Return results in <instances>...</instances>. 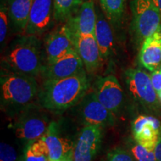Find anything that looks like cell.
Here are the masks:
<instances>
[{
    "label": "cell",
    "mask_w": 161,
    "mask_h": 161,
    "mask_svg": "<svg viewBox=\"0 0 161 161\" xmlns=\"http://www.w3.org/2000/svg\"><path fill=\"white\" fill-rule=\"evenodd\" d=\"M89 88L86 70L63 79L43 80L38 95L40 105L49 111L63 113L79 103Z\"/></svg>",
    "instance_id": "6da1fadb"
},
{
    "label": "cell",
    "mask_w": 161,
    "mask_h": 161,
    "mask_svg": "<svg viewBox=\"0 0 161 161\" xmlns=\"http://www.w3.org/2000/svg\"><path fill=\"white\" fill-rule=\"evenodd\" d=\"M39 88L35 77L1 69L0 100L2 110L17 115L33 104L38 97Z\"/></svg>",
    "instance_id": "7a4b0ae2"
},
{
    "label": "cell",
    "mask_w": 161,
    "mask_h": 161,
    "mask_svg": "<svg viewBox=\"0 0 161 161\" xmlns=\"http://www.w3.org/2000/svg\"><path fill=\"white\" fill-rule=\"evenodd\" d=\"M44 66L41 42L35 35L13 40L2 58V69L33 77L41 75Z\"/></svg>",
    "instance_id": "3957f363"
},
{
    "label": "cell",
    "mask_w": 161,
    "mask_h": 161,
    "mask_svg": "<svg viewBox=\"0 0 161 161\" xmlns=\"http://www.w3.org/2000/svg\"><path fill=\"white\" fill-rule=\"evenodd\" d=\"M41 106L31 104L17 114L13 130L17 140L27 147L34 141L43 137L51 122Z\"/></svg>",
    "instance_id": "277c9868"
},
{
    "label": "cell",
    "mask_w": 161,
    "mask_h": 161,
    "mask_svg": "<svg viewBox=\"0 0 161 161\" xmlns=\"http://www.w3.org/2000/svg\"><path fill=\"white\" fill-rule=\"evenodd\" d=\"M125 82L130 97L150 112H158L160 104L150 75L140 69H128L125 72Z\"/></svg>",
    "instance_id": "5b68a950"
},
{
    "label": "cell",
    "mask_w": 161,
    "mask_h": 161,
    "mask_svg": "<svg viewBox=\"0 0 161 161\" xmlns=\"http://www.w3.org/2000/svg\"><path fill=\"white\" fill-rule=\"evenodd\" d=\"M131 30L136 40L142 42L161 25V11L152 0H131Z\"/></svg>",
    "instance_id": "8992f818"
},
{
    "label": "cell",
    "mask_w": 161,
    "mask_h": 161,
    "mask_svg": "<svg viewBox=\"0 0 161 161\" xmlns=\"http://www.w3.org/2000/svg\"><path fill=\"white\" fill-rule=\"evenodd\" d=\"M80 119L84 126L96 125L102 128L115 122L114 114L98 100L93 91L87 92L79 102Z\"/></svg>",
    "instance_id": "52a82bcc"
},
{
    "label": "cell",
    "mask_w": 161,
    "mask_h": 161,
    "mask_svg": "<svg viewBox=\"0 0 161 161\" xmlns=\"http://www.w3.org/2000/svg\"><path fill=\"white\" fill-rule=\"evenodd\" d=\"M102 136V127L84 126L74 145L73 161L93 160L101 148Z\"/></svg>",
    "instance_id": "ba28073f"
},
{
    "label": "cell",
    "mask_w": 161,
    "mask_h": 161,
    "mask_svg": "<svg viewBox=\"0 0 161 161\" xmlns=\"http://www.w3.org/2000/svg\"><path fill=\"white\" fill-rule=\"evenodd\" d=\"M84 64L75 49H72L51 64H46L41 72L43 80L69 78L85 71Z\"/></svg>",
    "instance_id": "9c48e42d"
},
{
    "label": "cell",
    "mask_w": 161,
    "mask_h": 161,
    "mask_svg": "<svg viewBox=\"0 0 161 161\" xmlns=\"http://www.w3.org/2000/svg\"><path fill=\"white\" fill-rule=\"evenodd\" d=\"M93 92L98 100L113 114L119 111L124 102V92L114 75L100 77L96 80Z\"/></svg>",
    "instance_id": "30bf717a"
},
{
    "label": "cell",
    "mask_w": 161,
    "mask_h": 161,
    "mask_svg": "<svg viewBox=\"0 0 161 161\" xmlns=\"http://www.w3.org/2000/svg\"><path fill=\"white\" fill-rule=\"evenodd\" d=\"M54 18L53 0H34L25 34L38 36L48 31Z\"/></svg>",
    "instance_id": "8fae6325"
},
{
    "label": "cell",
    "mask_w": 161,
    "mask_h": 161,
    "mask_svg": "<svg viewBox=\"0 0 161 161\" xmlns=\"http://www.w3.org/2000/svg\"><path fill=\"white\" fill-rule=\"evenodd\" d=\"M42 138L49 148V160L73 161L75 144L68 138L61 135L60 127L57 122H51Z\"/></svg>",
    "instance_id": "7c38bea8"
},
{
    "label": "cell",
    "mask_w": 161,
    "mask_h": 161,
    "mask_svg": "<svg viewBox=\"0 0 161 161\" xmlns=\"http://www.w3.org/2000/svg\"><path fill=\"white\" fill-rule=\"evenodd\" d=\"M74 47V37L67 24L58 26L48 35L45 42L46 64L55 61Z\"/></svg>",
    "instance_id": "4fadbf2b"
},
{
    "label": "cell",
    "mask_w": 161,
    "mask_h": 161,
    "mask_svg": "<svg viewBox=\"0 0 161 161\" xmlns=\"http://www.w3.org/2000/svg\"><path fill=\"white\" fill-rule=\"evenodd\" d=\"M132 132L137 143L148 149H154L161 137V122L154 116L140 115L133 122Z\"/></svg>",
    "instance_id": "5bb4252c"
},
{
    "label": "cell",
    "mask_w": 161,
    "mask_h": 161,
    "mask_svg": "<svg viewBox=\"0 0 161 161\" xmlns=\"http://www.w3.org/2000/svg\"><path fill=\"white\" fill-rule=\"evenodd\" d=\"M97 20V13L93 0L83 2L79 10L66 22L73 37L93 35Z\"/></svg>",
    "instance_id": "9a60e30c"
},
{
    "label": "cell",
    "mask_w": 161,
    "mask_h": 161,
    "mask_svg": "<svg viewBox=\"0 0 161 161\" xmlns=\"http://www.w3.org/2000/svg\"><path fill=\"white\" fill-rule=\"evenodd\" d=\"M74 37V47L83 62L86 71L96 72L102 64L103 58L95 36L88 35Z\"/></svg>",
    "instance_id": "2e32d148"
},
{
    "label": "cell",
    "mask_w": 161,
    "mask_h": 161,
    "mask_svg": "<svg viewBox=\"0 0 161 161\" xmlns=\"http://www.w3.org/2000/svg\"><path fill=\"white\" fill-rule=\"evenodd\" d=\"M139 63L151 72L161 67V25L141 43Z\"/></svg>",
    "instance_id": "e0dca14e"
},
{
    "label": "cell",
    "mask_w": 161,
    "mask_h": 161,
    "mask_svg": "<svg viewBox=\"0 0 161 161\" xmlns=\"http://www.w3.org/2000/svg\"><path fill=\"white\" fill-rule=\"evenodd\" d=\"M97 13V20L94 36L99 47L103 59L111 55L114 46V33L110 22L102 12Z\"/></svg>",
    "instance_id": "ac0fdd59"
},
{
    "label": "cell",
    "mask_w": 161,
    "mask_h": 161,
    "mask_svg": "<svg viewBox=\"0 0 161 161\" xmlns=\"http://www.w3.org/2000/svg\"><path fill=\"white\" fill-rule=\"evenodd\" d=\"M34 0H8L9 17L14 28L25 31Z\"/></svg>",
    "instance_id": "d6986e66"
},
{
    "label": "cell",
    "mask_w": 161,
    "mask_h": 161,
    "mask_svg": "<svg viewBox=\"0 0 161 161\" xmlns=\"http://www.w3.org/2000/svg\"><path fill=\"white\" fill-rule=\"evenodd\" d=\"M55 21L66 23L79 10L82 0H53Z\"/></svg>",
    "instance_id": "ffe728a7"
},
{
    "label": "cell",
    "mask_w": 161,
    "mask_h": 161,
    "mask_svg": "<svg viewBox=\"0 0 161 161\" xmlns=\"http://www.w3.org/2000/svg\"><path fill=\"white\" fill-rule=\"evenodd\" d=\"M125 0H100V5L105 17L113 25H119L123 17Z\"/></svg>",
    "instance_id": "44dd1931"
},
{
    "label": "cell",
    "mask_w": 161,
    "mask_h": 161,
    "mask_svg": "<svg viewBox=\"0 0 161 161\" xmlns=\"http://www.w3.org/2000/svg\"><path fill=\"white\" fill-rule=\"evenodd\" d=\"M130 153L136 161H158L154 149L145 148L136 142L130 147Z\"/></svg>",
    "instance_id": "7402d4cb"
},
{
    "label": "cell",
    "mask_w": 161,
    "mask_h": 161,
    "mask_svg": "<svg viewBox=\"0 0 161 161\" xmlns=\"http://www.w3.org/2000/svg\"><path fill=\"white\" fill-rule=\"evenodd\" d=\"M17 150L7 142H2L0 145V161H23Z\"/></svg>",
    "instance_id": "603a6c76"
},
{
    "label": "cell",
    "mask_w": 161,
    "mask_h": 161,
    "mask_svg": "<svg viewBox=\"0 0 161 161\" xmlns=\"http://www.w3.org/2000/svg\"><path fill=\"white\" fill-rule=\"evenodd\" d=\"M102 161H136L131 153L121 148L110 151Z\"/></svg>",
    "instance_id": "cb8c5ba5"
},
{
    "label": "cell",
    "mask_w": 161,
    "mask_h": 161,
    "mask_svg": "<svg viewBox=\"0 0 161 161\" xmlns=\"http://www.w3.org/2000/svg\"><path fill=\"white\" fill-rule=\"evenodd\" d=\"M10 21L8 8L6 6V4L4 2L2 3L1 8H0V42L3 43L5 42V40L7 37L8 29Z\"/></svg>",
    "instance_id": "d4e9b609"
},
{
    "label": "cell",
    "mask_w": 161,
    "mask_h": 161,
    "mask_svg": "<svg viewBox=\"0 0 161 161\" xmlns=\"http://www.w3.org/2000/svg\"><path fill=\"white\" fill-rule=\"evenodd\" d=\"M49 158L46 155L36 154L30 150L28 147H26L24 152V157L23 161H48Z\"/></svg>",
    "instance_id": "484cf974"
},
{
    "label": "cell",
    "mask_w": 161,
    "mask_h": 161,
    "mask_svg": "<svg viewBox=\"0 0 161 161\" xmlns=\"http://www.w3.org/2000/svg\"><path fill=\"white\" fill-rule=\"evenodd\" d=\"M152 85L157 93L161 90V67L150 74Z\"/></svg>",
    "instance_id": "4316f807"
},
{
    "label": "cell",
    "mask_w": 161,
    "mask_h": 161,
    "mask_svg": "<svg viewBox=\"0 0 161 161\" xmlns=\"http://www.w3.org/2000/svg\"><path fill=\"white\" fill-rule=\"evenodd\" d=\"M154 154H155L158 161H161V137L157 142L155 148H154Z\"/></svg>",
    "instance_id": "83f0119b"
},
{
    "label": "cell",
    "mask_w": 161,
    "mask_h": 161,
    "mask_svg": "<svg viewBox=\"0 0 161 161\" xmlns=\"http://www.w3.org/2000/svg\"><path fill=\"white\" fill-rule=\"evenodd\" d=\"M152 1L155 4V5L157 7L160 9V11H161V0H152Z\"/></svg>",
    "instance_id": "f1b7e54d"
},
{
    "label": "cell",
    "mask_w": 161,
    "mask_h": 161,
    "mask_svg": "<svg viewBox=\"0 0 161 161\" xmlns=\"http://www.w3.org/2000/svg\"><path fill=\"white\" fill-rule=\"evenodd\" d=\"M158 99L160 101V102L161 103V90L159 92H158Z\"/></svg>",
    "instance_id": "f546056e"
},
{
    "label": "cell",
    "mask_w": 161,
    "mask_h": 161,
    "mask_svg": "<svg viewBox=\"0 0 161 161\" xmlns=\"http://www.w3.org/2000/svg\"><path fill=\"white\" fill-rule=\"evenodd\" d=\"M48 161H51V160H48Z\"/></svg>",
    "instance_id": "4dcf8cb0"
}]
</instances>
